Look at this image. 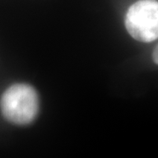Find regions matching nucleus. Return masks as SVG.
I'll use <instances>...</instances> for the list:
<instances>
[{
	"label": "nucleus",
	"instance_id": "7ed1b4c3",
	"mask_svg": "<svg viewBox=\"0 0 158 158\" xmlns=\"http://www.w3.org/2000/svg\"><path fill=\"white\" fill-rule=\"evenodd\" d=\"M153 60L155 63L158 65V45L155 48V49L153 51Z\"/></svg>",
	"mask_w": 158,
	"mask_h": 158
},
{
	"label": "nucleus",
	"instance_id": "f257e3e1",
	"mask_svg": "<svg viewBox=\"0 0 158 158\" xmlns=\"http://www.w3.org/2000/svg\"><path fill=\"white\" fill-rule=\"evenodd\" d=\"M39 96L33 86L15 84L7 88L0 99L4 118L12 124L25 126L34 121L39 112Z\"/></svg>",
	"mask_w": 158,
	"mask_h": 158
},
{
	"label": "nucleus",
	"instance_id": "f03ea898",
	"mask_svg": "<svg viewBox=\"0 0 158 158\" xmlns=\"http://www.w3.org/2000/svg\"><path fill=\"white\" fill-rule=\"evenodd\" d=\"M125 26L129 34L141 42L158 39V1L139 0L128 8Z\"/></svg>",
	"mask_w": 158,
	"mask_h": 158
}]
</instances>
